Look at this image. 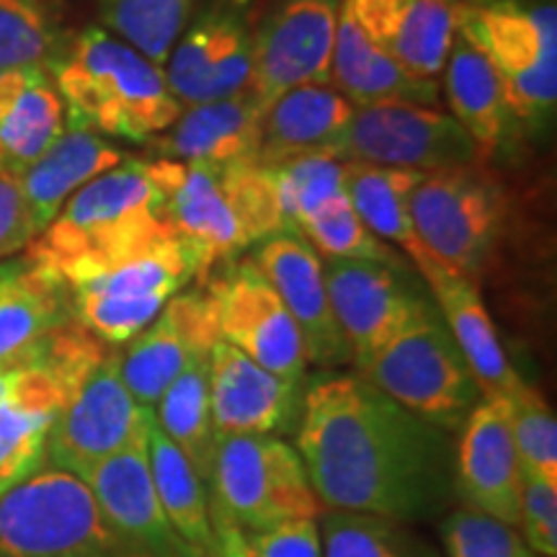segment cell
<instances>
[{"label": "cell", "mask_w": 557, "mask_h": 557, "mask_svg": "<svg viewBox=\"0 0 557 557\" xmlns=\"http://www.w3.org/2000/svg\"><path fill=\"white\" fill-rule=\"evenodd\" d=\"M444 434L361 374H329L305 393L297 451L320 506L406 524L447 504L451 455Z\"/></svg>", "instance_id": "1"}, {"label": "cell", "mask_w": 557, "mask_h": 557, "mask_svg": "<svg viewBox=\"0 0 557 557\" xmlns=\"http://www.w3.org/2000/svg\"><path fill=\"white\" fill-rule=\"evenodd\" d=\"M184 163L124 158L65 201L60 214L32 240L29 253L62 284L122 259L132 250L176 235L169 199Z\"/></svg>", "instance_id": "2"}, {"label": "cell", "mask_w": 557, "mask_h": 557, "mask_svg": "<svg viewBox=\"0 0 557 557\" xmlns=\"http://www.w3.org/2000/svg\"><path fill=\"white\" fill-rule=\"evenodd\" d=\"M70 127L150 143L184 111L165 70L101 26H88L50 58Z\"/></svg>", "instance_id": "3"}, {"label": "cell", "mask_w": 557, "mask_h": 557, "mask_svg": "<svg viewBox=\"0 0 557 557\" xmlns=\"http://www.w3.org/2000/svg\"><path fill=\"white\" fill-rule=\"evenodd\" d=\"M0 557H150L73 472L41 465L0 493Z\"/></svg>", "instance_id": "4"}, {"label": "cell", "mask_w": 557, "mask_h": 557, "mask_svg": "<svg viewBox=\"0 0 557 557\" xmlns=\"http://www.w3.org/2000/svg\"><path fill=\"white\" fill-rule=\"evenodd\" d=\"M455 32L496 70L519 127L542 129L557 107L555 0H470L455 3Z\"/></svg>", "instance_id": "5"}, {"label": "cell", "mask_w": 557, "mask_h": 557, "mask_svg": "<svg viewBox=\"0 0 557 557\" xmlns=\"http://www.w3.org/2000/svg\"><path fill=\"white\" fill-rule=\"evenodd\" d=\"M209 271L178 235L160 238L65 284L75 323L107 344H129L160 310Z\"/></svg>", "instance_id": "6"}, {"label": "cell", "mask_w": 557, "mask_h": 557, "mask_svg": "<svg viewBox=\"0 0 557 557\" xmlns=\"http://www.w3.org/2000/svg\"><path fill=\"white\" fill-rule=\"evenodd\" d=\"M359 374L408 413L442 431L462 429L470 410L483 400L447 323L423 299Z\"/></svg>", "instance_id": "7"}, {"label": "cell", "mask_w": 557, "mask_h": 557, "mask_svg": "<svg viewBox=\"0 0 557 557\" xmlns=\"http://www.w3.org/2000/svg\"><path fill=\"white\" fill-rule=\"evenodd\" d=\"M101 351L94 333L65 323L11 367L0 393V493L45 465L47 436L70 382Z\"/></svg>", "instance_id": "8"}, {"label": "cell", "mask_w": 557, "mask_h": 557, "mask_svg": "<svg viewBox=\"0 0 557 557\" xmlns=\"http://www.w3.org/2000/svg\"><path fill=\"white\" fill-rule=\"evenodd\" d=\"M207 487L214 498V517L240 532L320 517L302 457L278 436L218 434Z\"/></svg>", "instance_id": "9"}, {"label": "cell", "mask_w": 557, "mask_h": 557, "mask_svg": "<svg viewBox=\"0 0 557 557\" xmlns=\"http://www.w3.org/2000/svg\"><path fill=\"white\" fill-rule=\"evenodd\" d=\"M410 218L423 248L451 274L478 284L500 238V186L478 165L423 173L410 189Z\"/></svg>", "instance_id": "10"}, {"label": "cell", "mask_w": 557, "mask_h": 557, "mask_svg": "<svg viewBox=\"0 0 557 557\" xmlns=\"http://www.w3.org/2000/svg\"><path fill=\"white\" fill-rule=\"evenodd\" d=\"M152 410L132 398L120 354L101 351L70 382L47 436L45 462L83 478L90 468L148 431Z\"/></svg>", "instance_id": "11"}, {"label": "cell", "mask_w": 557, "mask_h": 557, "mask_svg": "<svg viewBox=\"0 0 557 557\" xmlns=\"http://www.w3.org/2000/svg\"><path fill=\"white\" fill-rule=\"evenodd\" d=\"M333 156L346 163L421 173L462 169L483 160L475 139L455 116L413 103L354 107L351 122Z\"/></svg>", "instance_id": "12"}, {"label": "cell", "mask_w": 557, "mask_h": 557, "mask_svg": "<svg viewBox=\"0 0 557 557\" xmlns=\"http://www.w3.org/2000/svg\"><path fill=\"white\" fill-rule=\"evenodd\" d=\"M220 338L276 377L299 385L308 369L305 344L282 297L253 259L230 263L207 282Z\"/></svg>", "instance_id": "13"}, {"label": "cell", "mask_w": 557, "mask_h": 557, "mask_svg": "<svg viewBox=\"0 0 557 557\" xmlns=\"http://www.w3.org/2000/svg\"><path fill=\"white\" fill-rule=\"evenodd\" d=\"M253 34L248 0H214L189 21L165 62L173 96L184 107H194L246 94Z\"/></svg>", "instance_id": "14"}, {"label": "cell", "mask_w": 557, "mask_h": 557, "mask_svg": "<svg viewBox=\"0 0 557 557\" xmlns=\"http://www.w3.org/2000/svg\"><path fill=\"white\" fill-rule=\"evenodd\" d=\"M341 0H287L253 34L246 94L267 114L278 96L299 86H329Z\"/></svg>", "instance_id": "15"}, {"label": "cell", "mask_w": 557, "mask_h": 557, "mask_svg": "<svg viewBox=\"0 0 557 557\" xmlns=\"http://www.w3.org/2000/svg\"><path fill=\"white\" fill-rule=\"evenodd\" d=\"M323 274L351 364L361 372L408 323L421 297L403 287L398 269L385 263L329 259L323 263Z\"/></svg>", "instance_id": "16"}, {"label": "cell", "mask_w": 557, "mask_h": 557, "mask_svg": "<svg viewBox=\"0 0 557 557\" xmlns=\"http://www.w3.org/2000/svg\"><path fill=\"white\" fill-rule=\"evenodd\" d=\"M220 338L207 292H181L120 354V372L139 406L152 410L186 364Z\"/></svg>", "instance_id": "17"}, {"label": "cell", "mask_w": 557, "mask_h": 557, "mask_svg": "<svg viewBox=\"0 0 557 557\" xmlns=\"http://www.w3.org/2000/svg\"><path fill=\"white\" fill-rule=\"evenodd\" d=\"M253 263L295 318L308 364L325 369L348 364L351 354L333 315L318 250L295 233H276L261 240Z\"/></svg>", "instance_id": "18"}, {"label": "cell", "mask_w": 557, "mask_h": 557, "mask_svg": "<svg viewBox=\"0 0 557 557\" xmlns=\"http://www.w3.org/2000/svg\"><path fill=\"white\" fill-rule=\"evenodd\" d=\"M295 382L276 377L218 338L209 348V408L214 434H284L299 418Z\"/></svg>", "instance_id": "19"}, {"label": "cell", "mask_w": 557, "mask_h": 557, "mask_svg": "<svg viewBox=\"0 0 557 557\" xmlns=\"http://www.w3.org/2000/svg\"><path fill=\"white\" fill-rule=\"evenodd\" d=\"M455 480L470 508L519 527L521 470L504 398H483L462 423Z\"/></svg>", "instance_id": "20"}, {"label": "cell", "mask_w": 557, "mask_h": 557, "mask_svg": "<svg viewBox=\"0 0 557 557\" xmlns=\"http://www.w3.org/2000/svg\"><path fill=\"white\" fill-rule=\"evenodd\" d=\"M81 480H86L103 517L150 557H191L158 500L148 462V431L124 449L101 459Z\"/></svg>", "instance_id": "21"}, {"label": "cell", "mask_w": 557, "mask_h": 557, "mask_svg": "<svg viewBox=\"0 0 557 557\" xmlns=\"http://www.w3.org/2000/svg\"><path fill=\"white\" fill-rule=\"evenodd\" d=\"M382 52L418 78L436 81L455 39L451 0H341Z\"/></svg>", "instance_id": "22"}, {"label": "cell", "mask_w": 557, "mask_h": 557, "mask_svg": "<svg viewBox=\"0 0 557 557\" xmlns=\"http://www.w3.org/2000/svg\"><path fill=\"white\" fill-rule=\"evenodd\" d=\"M65 122L45 62L0 73V171L18 178L65 132Z\"/></svg>", "instance_id": "23"}, {"label": "cell", "mask_w": 557, "mask_h": 557, "mask_svg": "<svg viewBox=\"0 0 557 557\" xmlns=\"http://www.w3.org/2000/svg\"><path fill=\"white\" fill-rule=\"evenodd\" d=\"M434 292L438 312L455 338V344L468 361L483 398H506L521 377L513 372L506 348L500 344L496 323L485 310L478 284L470 278L451 274L442 263H431L421 274Z\"/></svg>", "instance_id": "24"}, {"label": "cell", "mask_w": 557, "mask_h": 557, "mask_svg": "<svg viewBox=\"0 0 557 557\" xmlns=\"http://www.w3.org/2000/svg\"><path fill=\"white\" fill-rule=\"evenodd\" d=\"M263 109L248 94L186 107L152 145L176 163L225 165L259 158Z\"/></svg>", "instance_id": "25"}, {"label": "cell", "mask_w": 557, "mask_h": 557, "mask_svg": "<svg viewBox=\"0 0 557 557\" xmlns=\"http://www.w3.org/2000/svg\"><path fill=\"white\" fill-rule=\"evenodd\" d=\"M169 218L178 238L201 256L209 274L253 243L222 178V165L184 163L169 199Z\"/></svg>", "instance_id": "26"}, {"label": "cell", "mask_w": 557, "mask_h": 557, "mask_svg": "<svg viewBox=\"0 0 557 557\" xmlns=\"http://www.w3.org/2000/svg\"><path fill=\"white\" fill-rule=\"evenodd\" d=\"M329 86L346 96L354 107L413 103V107L436 109L442 103L438 101L442 99L438 81H426L408 73L387 52H382L344 9L338 13Z\"/></svg>", "instance_id": "27"}, {"label": "cell", "mask_w": 557, "mask_h": 557, "mask_svg": "<svg viewBox=\"0 0 557 557\" xmlns=\"http://www.w3.org/2000/svg\"><path fill=\"white\" fill-rule=\"evenodd\" d=\"M65 284L32 259L0 267V364L13 367L70 323Z\"/></svg>", "instance_id": "28"}, {"label": "cell", "mask_w": 557, "mask_h": 557, "mask_svg": "<svg viewBox=\"0 0 557 557\" xmlns=\"http://www.w3.org/2000/svg\"><path fill=\"white\" fill-rule=\"evenodd\" d=\"M124 152L90 129L70 127L18 176L37 235L58 218L65 201L96 176L120 165Z\"/></svg>", "instance_id": "29"}, {"label": "cell", "mask_w": 557, "mask_h": 557, "mask_svg": "<svg viewBox=\"0 0 557 557\" xmlns=\"http://www.w3.org/2000/svg\"><path fill=\"white\" fill-rule=\"evenodd\" d=\"M354 103L331 86H299L271 103L261 122L259 163L329 152L344 137Z\"/></svg>", "instance_id": "30"}, {"label": "cell", "mask_w": 557, "mask_h": 557, "mask_svg": "<svg viewBox=\"0 0 557 557\" xmlns=\"http://www.w3.org/2000/svg\"><path fill=\"white\" fill-rule=\"evenodd\" d=\"M442 73L451 116L475 139L480 156H493L504 148L519 129V122L485 54L468 37L455 32Z\"/></svg>", "instance_id": "31"}, {"label": "cell", "mask_w": 557, "mask_h": 557, "mask_svg": "<svg viewBox=\"0 0 557 557\" xmlns=\"http://www.w3.org/2000/svg\"><path fill=\"white\" fill-rule=\"evenodd\" d=\"M421 171L410 169L346 163V191L361 222L380 240L403 250L413 261V267L423 274L436 261L431 259L429 250L423 248L421 238H418L408 207L410 189L421 181Z\"/></svg>", "instance_id": "32"}, {"label": "cell", "mask_w": 557, "mask_h": 557, "mask_svg": "<svg viewBox=\"0 0 557 557\" xmlns=\"http://www.w3.org/2000/svg\"><path fill=\"white\" fill-rule=\"evenodd\" d=\"M148 462L158 500L163 506L165 519L171 521L173 532L178 534L191 557H207L214 542L207 485L201 483L184 451L158 429L156 416H152L148 429Z\"/></svg>", "instance_id": "33"}, {"label": "cell", "mask_w": 557, "mask_h": 557, "mask_svg": "<svg viewBox=\"0 0 557 557\" xmlns=\"http://www.w3.org/2000/svg\"><path fill=\"white\" fill-rule=\"evenodd\" d=\"M158 429L184 451L201 483L209 485L214 455V423L209 408V354L186 364L152 408Z\"/></svg>", "instance_id": "34"}, {"label": "cell", "mask_w": 557, "mask_h": 557, "mask_svg": "<svg viewBox=\"0 0 557 557\" xmlns=\"http://www.w3.org/2000/svg\"><path fill=\"white\" fill-rule=\"evenodd\" d=\"M197 0H96L107 32L127 41L158 67H165L173 45L194 16Z\"/></svg>", "instance_id": "35"}, {"label": "cell", "mask_w": 557, "mask_h": 557, "mask_svg": "<svg viewBox=\"0 0 557 557\" xmlns=\"http://www.w3.org/2000/svg\"><path fill=\"white\" fill-rule=\"evenodd\" d=\"M297 235L325 253L329 259H348V261H374L385 267L400 269L403 259L395 253L393 246L380 240L369 230L357 209L351 207L348 191L341 197L325 201L323 207L308 214L297 225Z\"/></svg>", "instance_id": "36"}, {"label": "cell", "mask_w": 557, "mask_h": 557, "mask_svg": "<svg viewBox=\"0 0 557 557\" xmlns=\"http://www.w3.org/2000/svg\"><path fill=\"white\" fill-rule=\"evenodd\" d=\"M267 165V163H263ZM278 207L287 233L297 235V225L325 201L346 194V163L329 152H308L271 163Z\"/></svg>", "instance_id": "37"}, {"label": "cell", "mask_w": 557, "mask_h": 557, "mask_svg": "<svg viewBox=\"0 0 557 557\" xmlns=\"http://www.w3.org/2000/svg\"><path fill=\"white\" fill-rule=\"evenodd\" d=\"M323 557H436L400 521L331 511L320 521Z\"/></svg>", "instance_id": "38"}, {"label": "cell", "mask_w": 557, "mask_h": 557, "mask_svg": "<svg viewBox=\"0 0 557 557\" xmlns=\"http://www.w3.org/2000/svg\"><path fill=\"white\" fill-rule=\"evenodd\" d=\"M60 50L54 0H0V73L39 65Z\"/></svg>", "instance_id": "39"}, {"label": "cell", "mask_w": 557, "mask_h": 557, "mask_svg": "<svg viewBox=\"0 0 557 557\" xmlns=\"http://www.w3.org/2000/svg\"><path fill=\"white\" fill-rule=\"evenodd\" d=\"M504 403L521 470L557 485V421L545 398L521 380Z\"/></svg>", "instance_id": "40"}, {"label": "cell", "mask_w": 557, "mask_h": 557, "mask_svg": "<svg viewBox=\"0 0 557 557\" xmlns=\"http://www.w3.org/2000/svg\"><path fill=\"white\" fill-rule=\"evenodd\" d=\"M449 557H534L517 527L485 517L475 508H457L444 521Z\"/></svg>", "instance_id": "41"}, {"label": "cell", "mask_w": 557, "mask_h": 557, "mask_svg": "<svg viewBox=\"0 0 557 557\" xmlns=\"http://www.w3.org/2000/svg\"><path fill=\"white\" fill-rule=\"evenodd\" d=\"M521 540L540 557L557 555V485L524 472L519 500Z\"/></svg>", "instance_id": "42"}, {"label": "cell", "mask_w": 557, "mask_h": 557, "mask_svg": "<svg viewBox=\"0 0 557 557\" xmlns=\"http://www.w3.org/2000/svg\"><path fill=\"white\" fill-rule=\"evenodd\" d=\"M248 557H323L318 519H289L259 532H243Z\"/></svg>", "instance_id": "43"}, {"label": "cell", "mask_w": 557, "mask_h": 557, "mask_svg": "<svg viewBox=\"0 0 557 557\" xmlns=\"http://www.w3.org/2000/svg\"><path fill=\"white\" fill-rule=\"evenodd\" d=\"M34 238H37V230L21 194L18 178L0 171V259L13 256L21 248H29Z\"/></svg>", "instance_id": "44"}, {"label": "cell", "mask_w": 557, "mask_h": 557, "mask_svg": "<svg viewBox=\"0 0 557 557\" xmlns=\"http://www.w3.org/2000/svg\"><path fill=\"white\" fill-rule=\"evenodd\" d=\"M214 517V513H212ZM214 542L209 547L207 557H248L246 545H243V532L230 521L214 517Z\"/></svg>", "instance_id": "45"}, {"label": "cell", "mask_w": 557, "mask_h": 557, "mask_svg": "<svg viewBox=\"0 0 557 557\" xmlns=\"http://www.w3.org/2000/svg\"><path fill=\"white\" fill-rule=\"evenodd\" d=\"M9 374H11V367H3V364H0V393H3L5 382H9Z\"/></svg>", "instance_id": "46"}]
</instances>
